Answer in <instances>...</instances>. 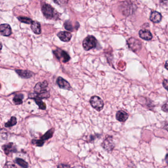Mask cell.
Segmentation results:
<instances>
[{
	"label": "cell",
	"mask_w": 168,
	"mask_h": 168,
	"mask_svg": "<svg viewBox=\"0 0 168 168\" xmlns=\"http://www.w3.org/2000/svg\"><path fill=\"white\" fill-rule=\"evenodd\" d=\"M42 14L48 19H57L58 14L54 9L48 4H45L42 8Z\"/></svg>",
	"instance_id": "obj_1"
},
{
	"label": "cell",
	"mask_w": 168,
	"mask_h": 168,
	"mask_svg": "<svg viewBox=\"0 0 168 168\" xmlns=\"http://www.w3.org/2000/svg\"><path fill=\"white\" fill-rule=\"evenodd\" d=\"M129 48L133 52H138L141 50L142 48V43L140 40L135 38H130L127 41Z\"/></svg>",
	"instance_id": "obj_2"
},
{
	"label": "cell",
	"mask_w": 168,
	"mask_h": 168,
	"mask_svg": "<svg viewBox=\"0 0 168 168\" xmlns=\"http://www.w3.org/2000/svg\"><path fill=\"white\" fill-rule=\"evenodd\" d=\"M97 41L95 38L92 36H88L83 41L82 46L84 50L86 51L96 47Z\"/></svg>",
	"instance_id": "obj_3"
},
{
	"label": "cell",
	"mask_w": 168,
	"mask_h": 168,
	"mask_svg": "<svg viewBox=\"0 0 168 168\" xmlns=\"http://www.w3.org/2000/svg\"><path fill=\"white\" fill-rule=\"evenodd\" d=\"M90 104L94 109L98 111H101L104 108V102L100 97L97 96L92 97L90 99Z\"/></svg>",
	"instance_id": "obj_4"
},
{
	"label": "cell",
	"mask_w": 168,
	"mask_h": 168,
	"mask_svg": "<svg viewBox=\"0 0 168 168\" xmlns=\"http://www.w3.org/2000/svg\"><path fill=\"white\" fill-rule=\"evenodd\" d=\"M53 53L59 60L61 61L63 63H67L70 59V56L68 53L61 49L58 48L53 51Z\"/></svg>",
	"instance_id": "obj_5"
},
{
	"label": "cell",
	"mask_w": 168,
	"mask_h": 168,
	"mask_svg": "<svg viewBox=\"0 0 168 168\" xmlns=\"http://www.w3.org/2000/svg\"><path fill=\"white\" fill-rule=\"evenodd\" d=\"M102 146L106 151L111 153L114 147L113 137L110 136H106L105 140L102 143Z\"/></svg>",
	"instance_id": "obj_6"
},
{
	"label": "cell",
	"mask_w": 168,
	"mask_h": 168,
	"mask_svg": "<svg viewBox=\"0 0 168 168\" xmlns=\"http://www.w3.org/2000/svg\"><path fill=\"white\" fill-rule=\"evenodd\" d=\"M48 86V82L46 80L42 82H38L34 87V92L37 94H41L44 92L47 91V88Z\"/></svg>",
	"instance_id": "obj_7"
},
{
	"label": "cell",
	"mask_w": 168,
	"mask_h": 168,
	"mask_svg": "<svg viewBox=\"0 0 168 168\" xmlns=\"http://www.w3.org/2000/svg\"><path fill=\"white\" fill-rule=\"evenodd\" d=\"M56 83L58 84V86L61 89H66L68 90H72V87L70 86L69 82L62 77H59L57 78Z\"/></svg>",
	"instance_id": "obj_8"
},
{
	"label": "cell",
	"mask_w": 168,
	"mask_h": 168,
	"mask_svg": "<svg viewBox=\"0 0 168 168\" xmlns=\"http://www.w3.org/2000/svg\"><path fill=\"white\" fill-rule=\"evenodd\" d=\"M29 99H34L35 101L36 104L38 106V108L40 110H45L46 109V103H44L42 101V99L37 97L34 96L33 95L32 93L29 94Z\"/></svg>",
	"instance_id": "obj_9"
},
{
	"label": "cell",
	"mask_w": 168,
	"mask_h": 168,
	"mask_svg": "<svg viewBox=\"0 0 168 168\" xmlns=\"http://www.w3.org/2000/svg\"><path fill=\"white\" fill-rule=\"evenodd\" d=\"M2 150L6 155H9L11 152H17V150L14 146V143L13 142H9V143L3 145L2 146Z\"/></svg>",
	"instance_id": "obj_10"
},
{
	"label": "cell",
	"mask_w": 168,
	"mask_h": 168,
	"mask_svg": "<svg viewBox=\"0 0 168 168\" xmlns=\"http://www.w3.org/2000/svg\"><path fill=\"white\" fill-rule=\"evenodd\" d=\"M15 72L21 78L27 79L30 78L34 75L33 72L28 70H15Z\"/></svg>",
	"instance_id": "obj_11"
},
{
	"label": "cell",
	"mask_w": 168,
	"mask_h": 168,
	"mask_svg": "<svg viewBox=\"0 0 168 168\" xmlns=\"http://www.w3.org/2000/svg\"><path fill=\"white\" fill-rule=\"evenodd\" d=\"M1 34L4 36H10L12 34L11 27L8 24H3L0 26Z\"/></svg>",
	"instance_id": "obj_12"
},
{
	"label": "cell",
	"mask_w": 168,
	"mask_h": 168,
	"mask_svg": "<svg viewBox=\"0 0 168 168\" xmlns=\"http://www.w3.org/2000/svg\"><path fill=\"white\" fill-rule=\"evenodd\" d=\"M133 12V6L130 4L128 2H124L122 5V13L123 15H130Z\"/></svg>",
	"instance_id": "obj_13"
},
{
	"label": "cell",
	"mask_w": 168,
	"mask_h": 168,
	"mask_svg": "<svg viewBox=\"0 0 168 168\" xmlns=\"http://www.w3.org/2000/svg\"><path fill=\"white\" fill-rule=\"evenodd\" d=\"M139 36L140 38L146 40V41H150L152 38V34L151 33L149 30L146 29H142L139 31Z\"/></svg>",
	"instance_id": "obj_14"
},
{
	"label": "cell",
	"mask_w": 168,
	"mask_h": 168,
	"mask_svg": "<svg viewBox=\"0 0 168 168\" xmlns=\"http://www.w3.org/2000/svg\"><path fill=\"white\" fill-rule=\"evenodd\" d=\"M129 114L123 110H119L116 114V118L118 121L124 122L128 118Z\"/></svg>",
	"instance_id": "obj_15"
},
{
	"label": "cell",
	"mask_w": 168,
	"mask_h": 168,
	"mask_svg": "<svg viewBox=\"0 0 168 168\" xmlns=\"http://www.w3.org/2000/svg\"><path fill=\"white\" fill-rule=\"evenodd\" d=\"M162 18V15L160 13H159L158 11H153L151 13L150 20L153 23H158L161 21Z\"/></svg>",
	"instance_id": "obj_16"
},
{
	"label": "cell",
	"mask_w": 168,
	"mask_h": 168,
	"mask_svg": "<svg viewBox=\"0 0 168 168\" xmlns=\"http://www.w3.org/2000/svg\"><path fill=\"white\" fill-rule=\"evenodd\" d=\"M57 36L61 41L64 42H69L72 38V34L70 33L65 31L60 32L57 34Z\"/></svg>",
	"instance_id": "obj_17"
},
{
	"label": "cell",
	"mask_w": 168,
	"mask_h": 168,
	"mask_svg": "<svg viewBox=\"0 0 168 168\" xmlns=\"http://www.w3.org/2000/svg\"><path fill=\"white\" fill-rule=\"evenodd\" d=\"M31 29L34 33L39 35L42 32L41 24L37 21H33L31 23Z\"/></svg>",
	"instance_id": "obj_18"
},
{
	"label": "cell",
	"mask_w": 168,
	"mask_h": 168,
	"mask_svg": "<svg viewBox=\"0 0 168 168\" xmlns=\"http://www.w3.org/2000/svg\"><path fill=\"white\" fill-rule=\"evenodd\" d=\"M24 98V96L22 94H16L15 96L13 98V102L16 105H20L23 103V99Z\"/></svg>",
	"instance_id": "obj_19"
},
{
	"label": "cell",
	"mask_w": 168,
	"mask_h": 168,
	"mask_svg": "<svg viewBox=\"0 0 168 168\" xmlns=\"http://www.w3.org/2000/svg\"><path fill=\"white\" fill-rule=\"evenodd\" d=\"M54 128L50 129V130L46 133L41 138V139L46 141V140H48L50 138H51L53 136V134L54 133Z\"/></svg>",
	"instance_id": "obj_20"
},
{
	"label": "cell",
	"mask_w": 168,
	"mask_h": 168,
	"mask_svg": "<svg viewBox=\"0 0 168 168\" xmlns=\"http://www.w3.org/2000/svg\"><path fill=\"white\" fill-rule=\"evenodd\" d=\"M16 124H17V118L15 116H13L11 117L10 120L6 123L5 126L6 128L11 127L16 125Z\"/></svg>",
	"instance_id": "obj_21"
},
{
	"label": "cell",
	"mask_w": 168,
	"mask_h": 168,
	"mask_svg": "<svg viewBox=\"0 0 168 168\" xmlns=\"http://www.w3.org/2000/svg\"><path fill=\"white\" fill-rule=\"evenodd\" d=\"M15 161L21 167L24 168L28 167V164L27 162H26L25 160H24L21 158H16L15 159Z\"/></svg>",
	"instance_id": "obj_22"
},
{
	"label": "cell",
	"mask_w": 168,
	"mask_h": 168,
	"mask_svg": "<svg viewBox=\"0 0 168 168\" xmlns=\"http://www.w3.org/2000/svg\"><path fill=\"white\" fill-rule=\"evenodd\" d=\"M45 142V141L42 140V139H41V138L40 140L33 139V140H32V142H31L33 145L37 146H39V147H41V146H43Z\"/></svg>",
	"instance_id": "obj_23"
},
{
	"label": "cell",
	"mask_w": 168,
	"mask_h": 168,
	"mask_svg": "<svg viewBox=\"0 0 168 168\" xmlns=\"http://www.w3.org/2000/svg\"><path fill=\"white\" fill-rule=\"evenodd\" d=\"M18 19L21 22L27 24H31L33 21L31 18H26V17H22V16H19Z\"/></svg>",
	"instance_id": "obj_24"
},
{
	"label": "cell",
	"mask_w": 168,
	"mask_h": 168,
	"mask_svg": "<svg viewBox=\"0 0 168 168\" xmlns=\"http://www.w3.org/2000/svg\"><path fill=\"white\" fill-rule=\"evenodd\" d=\"M65 28L68 31H73L74 30L72 23L70 21H66L64 23Z\"/></svg>",
	"instance_id": "obj_25"
},
{
	"label": "cell",
	"mask_w": 168,
	"mask_h": 168,
	"mask_svg": "<svg viewBox=\"0 0 168 168\" xmlns=\"http://www.w3.org/2000/svg\"><path fill=\"white\" fill-rule=\"evenodd\" d=\"M53 2L58 5L65 6L67 5L69 0H53Z\"/></svg>",
	"instance_id": "obj_26"
},
{
	"label": "cell",
	"mask_w": 168,
	"mask_h": 168,
	"mask_svg": "<svg viewBox=\"0 0 168 168\" xmlns=\"http://www.w3.org/2000/svg\"><path fill=\"white\" fill-rule=\"evenodd\" d=\"M162 110L166 112V113H168V101L166 102L162 106Z\"/></svg>",
	"instance_id": "obj_27"
},
{
	"label": "cell",
	"mask_w": 168,
	"mask_h": 168,
	"mask_svg": "<svg viewBox=\"0 0 168 168\" xmlns=\"http://www.w3.org/2000/svg\"><path fill=\"white\" fill-rule=\"evenodd\" d=\"M163 86L165 89L168 91V78L163 80Z\"/></svg>",
	"instance_id": "obj_28"
},
{
	"label": "cell",
	"mask_w": 168,
	"mask_h": 168,
	"mask_svg": "<svg viewBox=\"0 0 168 168\" xmlns=\"http://www.w3.org/2000/svg\"><path fill=\"white\" fill-rule=\"evenodd\" d=\"M58 168H64V167H70V166L67 165L60 164L57 166Z\"/></svg>",
	"instance_id": "obj_29"
},
{
	"label": "cell",
	"mask_w": 168,
	"mask_h": 168,
	"mask_svg": "<svg viewBox=\"0 0 168 168\" xmlns=\"http://www.w3.org/2000/svg\"><path fill=\"white\" fill-rule=\"evenodd\" d=\"M161 3L164 4V5H168V0H159Z\"/></svg>",
	"instance_id": "obj_30"
},
{
	"label": "cell",
	"mask_w": 168,
	"mask_h": 168,
	"mask_svg": "<svg viewBox=\"0 0 168 168\" xmlns=\"http://www.w3.org/2000/svg\"><path fill=\"white\" fill-rule=\"evenodd\" d=\"M165 68L167 70H168V60L166 62L165 64Z\"/></svg>",
	"instance_id": "obj_31"
},
{
	"label": "cell",
	"mask_w": 168,
	"mask_h": 168,
	"mask_svg": "<svg viewBox=\"0 0 168 168\" xmlns=\"http://www.w3.org/2000/svg\"><path fill=\"white\" fill-rule=\"evenodd\" d=\"M165 161L167 163V164L168 165V154H167L166 155V156L165 158Z\"/></svg>",
	"instance_id": "obj_32"
},
{
	"label": "cell",
	"mask_w": 168,
	"mask_h": 168,
	"mask_svg": "<svg viewBox=\"0 0 168 168\" xmlns=\"http://www.w3.org/2000/svg\"><path fill=\"white\" fill-rule=\"evenodd\" d=\"M164 128L165 129H166L167 131H168V124L165 125V126L164 127Z\"/></svg>",
	"instance_id": "obj_33"
}]
</instances>
